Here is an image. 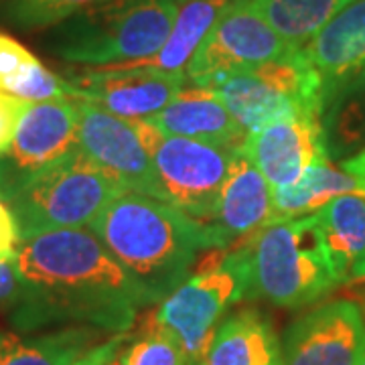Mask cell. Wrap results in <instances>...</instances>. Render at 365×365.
<instances>
[{
	"mask_svg": "<svg viewBox=\"0 0 365 365\" xmlns=\"http://www.w3.org/2000/svg\"><path fill=\"white\" fill-rule=\"evenodd\" d=\"M0 93L23 102H45L69 98V83L43 66L25 45L0 31Z\"/></svg>",
	"mask_w": 365,
	"mask_h": 365,
	"instance_id": "cell-21",
	"label": "cell"
},
{
	"mask_svg": "<svg viewBox=\"0 0 365 365\" xmlns=\"http://www.w3.org/2000/svg\"><path fill=\"white\" fill-rule=\"evenodd\" d=\"M300 53L321 81L327 108L333 96L365 66V0L345 4Z\"/></svg>",
	"mask_w": 365,
	"mask_h": 365,
	"instance_id": "cell-15",
	"label": "cell"
},
{
	"mask_svg": "<svg viewBox=\"0 0 365 365\" xmlns=\"http://www.w3.org/2000/svg\"><path fill=\"white\" fill-rule=\"evenodd\" d=\"M357 365H365V345H364V351H361V357H359Z\"/></svg>",
	"mask_w": 365,
	"mask_h": 365,
	"instance_id": "cell-33",
	"label": "cell"
},
{
	"mask_svg": "<svg viewBox=\"0 0 365 365\" xmlns=\"http://www.w3.org/2000/svg\"><path fill=\"white\" fill-rule=\"evenodd\" d=\"M13 260L23 280L13 309L21 331L76 323L126 333L146 307L140 287L90 227L21 237Z\"/></svg>",
	"mask_w": 365,
	"mask_h": 365,
	"instance_id": "cell-1",
	"label": "cell"
},
{
	"mask_svg": "<svg viewBox=\"0 0 365 365\" xmlns=\"http://www.w3.org/2000/svg\"><path fill=\"white\" fill-rule=\"evenodd\" d=\"M110 0H6V21L23 31H39L59 25L69 16L106 4Z\"/></svg>",
	"mask_w": 365,
	"mask_h": 365,
	"instance_id": "cell-26",
	"label": "cell"
},
{
	"mask_svg": "<svg viewBox=\"0 0 365 365\" xmlns=\"http://www.w3.org/2000/svg\"><path fill=\"white\" fill-rule=\"evenodd\" d=\"M79 150L76 100L25 102L13 140L0 155V201L6 203L29 179Z\"/></svg>",
	"mask_w": 365,
	"mask_h": 365,
	"instance_id": "cell-10",
	"label": "cell"
},
{
	"mask_svg": "<svg viewBox=\"0 0 365 365\" xmlns=\"http://www.w3.org/2000/svg\"><path fill=\"white\" fill-rule=\"evenodd\" d=\"M213 91L246 134L299 114L323 120L325 110L321 81L300 49L234 73Z\"/></svg>",
	"mask_w": 365,
	"mask_h": 365,
	"instance_id": "cell-7",
	"label": "cell"
},
{
	"mask_svg": "<svg viewBox=\"0 0 365 365\" xmlns=\"http://www.w3.org/2000/svg\"><path fill=\"white\" fill-rule=\"evenodd\" d=\"M250 282L248 242L227 254L225 248L211 250L203 256L197 272L146 314L143 327L165 333L191 364L199 365L227 311L250 299Z\"/></svg>",
	"mask_w": 365,
	"mask_h": 365,
	"instance_id": "cell-5",
	"label": "cell"
},
{
	"mask_svg": "<svg viewBox=\"0 0 365 365\" xmlns=\"http://www.w3.org/2000/svg\"><path fill=\"white\" fill-rule=\"evenodd\" d=\"M256 13L292 51L307 47L314 35L351 0H250Z\"/></svg>",
	"mask_w": 365,
	"mask_h": 365,
	"instance_id": "cell-24",
	"label": "cell"
},
{
	"mask_svg": "<svg viewBox=\"0 0 365 365\" xmlns=\"http://www.w3.org/2000/svg\"><path fill=\"white\" fill-rule=\"evenodd\" d=\"M364 313H365V299H364Z\"/></svg>",
	"mask_w": 365,
	"mask_h": 365,
	"instance_id": "cell-35",
	"label": "cell"
},
{
	"mask_svg": "<svg viewBox=\"0 0 365 365\" xmlns=\"http://www.w3.org/2000/svg\"><path fill=\"white\" fill-rule=\"evenodd\" d=\"M357 191L364 189L349 173L333 167L331 160L319 163L304 170L299 181L272 189V222L314 213L317 209L325 207L333 197Z\"/></svg>",
	"mask_w": 365,
	"mask_h": 365,
	"instance_id": "cell-23",
	"label": "cell"
},
{
	"mask_svg": "<svg viewBox=\"0 0 365 365\" xmlns=\"http://www.w3.org/2000/svg\"><path fill=\"white\" fill-rule=\"evenodd\" d=\"M272 222V189L256 165L237 146L230 175L223 182L213 222L235 242L252 237Z\"/></svg>",
	"mask_w": 365,
	"mask_h": 365,
	"instance_id": "cell-17",
	"label": "cell"
},
{
	"mask_svg": "<svg viewBox=\"0 0 365 365\" xmlns=\"http://www.w3.org/2000/svg\"><path fill=\"white\" fill-rule=\"evenodd\" d=\"M104 337L106 331L88 325H69L43 335L0 331V365H76Z\"/></svg>",
	"mask_w": 365,
	"mask_h": 365,
	"instance_id": "cell-20",
	"label": "cell"
},
{
	"mask_svg": "<svg viewBox=\"0 0 365 365\" xmlns=\"http://www.w3.org/2000/svg\"><path fill=\"white\" fill-rule=\"evenodd\" d=\"M232 0H187L179 6L169 39L153 57L126 66L153 67L160 71L185 73L197 47Z\"/></svg>",
	"mask_w": 365,
	"mask_h": 365,
	"instance_id": "cell-22",
	"label": "cell"
},
{
	"mask_svg": "<svg viewBox=\"0 0 365 365\" xmlns=\"http://www.w3.org/2000/svg\"><path fill=\"white\" fill-rule=\"evenodd\" d=\"M323 130L331 160L349 158L365 148V66L327 104Z\"/></svg>",
	"mask_w": 365,
	"mask_h": 365,
	"instance_id": "cell-25",
	"label": "cell"
},
{
	"mask_svg": "<svg viewBox=\"0 0 365 365\" xmlns=\"http://www.w3.org/2000/svg\"><path fill=\"white\" fill-rule=\"evenodd\" d=\"M16 244H19V234L11 217V211L0 201V260H13Z\"/></svg>",
	"mask_w": 365,
	"mask_h": 365,
	"instance_id": "cell-31",
	"label": "cell"
},
{
	"mask_svg": "<svg viewBox=\"0 0 365 365\" xmlns=\"http://www.w3.org/2000/svg\"><path fill=\"white\" fill-rule=\"evenodd\" d=\"M114 365H193L181 347L165 333L140 327L134 339L124 341Z\"/></svg>",
	"mask_w": 365,
	"mask_h": 365,
	"instance_id": "cell-27",
	"label": "cell"
},
{
	"mask_svg": "<svg viewBox=\"0 0 365 365\" xmlns=\"http://www.w3.org/2000/svg\"><path fill=\"white\" fill-rule=\"evenodd\" d=\"M250 299L280 309H302L341 287L317 211L276 220L248 240Z\"/></svg>",
	"mask_w": 365,
	"mask_h": 365,
	"instance_id": "cell-3",
	"label": "cell"
},
{
	"mask_svg": "<svg viewBox=\"0 0 365 365\" xmlns=\"http://www.w3.org/2000/svg\"><path fill=\"white\" fill-rule=\"evenodd\" d=\"M327 252L341 284L365 282V193L333 197L317 209Z\"/></svg>",
	"mask_w": 365,
	"mask_h": 365,
	"instance_id": "cell-19",
	"label": "cell"
},
{
	"mask_svg": "<svg viewBox=\"0 0 365 365\" xmlns=\"http://www.w3.org/2000/svg\"><path fill=\"white\" fill-rule=\"evenodd\" d=\"M23 100L11 98L6 93H0V155L9 148V144L13 140L14 128L19 116L23 112Z\"/></svg>",
	"mask_w": 365,
	"mask_h": 365,
	"instance_id": "cell-29",
	"label": "cell"
},
{
	"mask_svg": "<svg viewBox=\"0 0 365 365\" xmlns=\"http://www.w3.org/2000/svg\"><path fill=\"white\" fill-rule=\"evenodd\" d=\"M146 122L170 136L217 146H240L248 136L215 91L195 86L193 90L185 88L167 108L146 118Z\"/></svg>",
	"mask_w": 365,
	"mask_h": 365,
	"instance_id": "cell-16",
	"label": "cell"
},
{
	"mask_svg": "<svg viewBox=\"0 0 365 365\" xmlns=\"http://www.w3.org/2000/svg\"><path fill=\"white\" fill-rule=\"evenodd\" d=\"M177 13L175 0H110L55 25L49 49L88 67L136 63L165 45Z\"/></svg>",
	"mask_w": 365,
	"mask_h": 365,
	"instance_id": "cell-4",
	"label": "cell"
},
{
	"mask_svg": "<svg viewBox=\"0 0 365 365\" xmlns=\"http://www.w3.org/2000/svg\"><path fill=\"white\" fill-rule=\"evenodd\" d=\"M73 100L78 108L79 150L126 191L160 199L155 167L134 120L114 116L86 100Z\"/></svg>",
	"mask_w": 365,
	"mask_h": 365,
	"instance_id": "cell-12",
	"label": "cell"
},
{
	"mask_svg": "<svg viewBox=\"0 0 365 365\" xmlns=\"http://www.w3.org/2000/svg\"><path fill=\"white\" fill-rule=\"evenodd\" d=\"M69 96L100 106L126 120H146L160 112L187 88L185 73L153 67H90L67 79Z\"/></svg>",
	"mask_w": 365,
	"mask_h": 365,
	"instance_id": "cell-11",
	"label": "cell"
},
{
	"mask_svg": "<svg viewBox=\"0 0 365 365\" xmlns=\"http://www.w3.org/2000/svg\"><path fill=\"white\" fill-rule=\"evenodd\" d=\"M175 2H177V4H182V2H187V0H175Z\"/></svg>",
	"mask_w": 365,
	"mask_h": 365,
	"instance_id": "cell-34",
	"label": "cell"
},
{
	"mask_svg": "<svg viewBox=\"0 0 365 365\" xmlns=\"http://www.w3.org/2000/svg\"><path fill=\"white\" fill-rule=\"evenodd\" d=\"M365 319L353 300H329L300 314L282 339V365H357Z\"/></svg>",
	"mask_w": 365,
	"mask_h": 365,
	"instance_id": "cell-13",
	"label": "cell"
},
{
	"mask_svg": "<svg viewBox=\"0 0 365 365\" xmlns=\"http://www.w3.org/2000/svg\"><path fill=\"white\" fill-rule=\"evenodd\" d=\"M124 341H126V333H116L114 337H108L98 347H93L88 355H83L76 365H114Z\"/></svg>",
	"mask_w": 365,
	"mask_h": 365,
	"instance_id": "cell-30",
	"label": "cell"
},
{
	"mask_svg": "<svg viewBox=\"0 0 365 365\" xmlns=\"http://www.w3.org/2000/svg\"><path fill=\"white\" fill-rule=\"evenodd\" d=\"M88 227L140 287L146 304L181 287L201 256L234 244L220 225L136 191L116 197Z\"/></svg>",
	"mask_w": 365,
	"mask_h": 365,
	"instance_id": "cell-2",
	"label": "cell"
},
{
	"mask_svg": "<svg viewBox=\"0 0 365 365\" xmlns=\"http://www.w3.org/2000/svg\"><path fill=\"white\" fill-rule=\"evenodd\" d=\"M23 297V280L14 260H0V309H14Z\"/></svg>",
	"mask_w": 365,
	"mask_h": 365,
	"instance_id": "cell-28",
	"label": "cell"
},
{
	"mask_svg": "<svg viewBox=\"0 0 365 365\" xmlns=\"http://www.w3.org/2000/svg\"><path fill=\"white\" fill-rule=\"evenodd\" d=\"M126 189L112 175L76 150L29 179L4 205L21 240L41 232L88 227Z\"/></svg>",
	"mask_w": 365,
	"mask_h": 365,
	"instance_id": "cell-6",
	"label": "cell"
},
{
	"mask_svg": "<svg viewBox=\"0 0 365 365\" xmlns=\"http://www.w3.org/2000/svg\"><path fill=\"white\" fill-rule=\"evenodd\" d=\"M242 148L270 189L292 185L313 165L331 160L323 120L317 114H299L272 122L248 134Z\"/></svg>",
	"mask_w": 365,
	"mask_h": 365,
	"instance_id": "cell-14",
	"label": "cell"
},
{
	"mask_svg": "<svg viewBox=\"0 0 365 365\" xmlns=\"http://www.w3.org/2000/svg\"><path fill=\"white\" fill-rule=\"evenodd\" d=\"M288 53L292 49L256 13L250 0H232L197 47L185 76L195 88L213 90L234 73Z\"/></svg>",
	"mask_w": 365,
	"mask_h": 365,
	"instance_id": "cell-9",
	"label": "cell"
},
{
	"mask_svg": "<svg viewBox=\"0 0 365 365\" xmlns=\"http://www.w3.org/2000/svg\"><path fill=\"white\" fill-rule=\"evenodd\" d=\"M134 124L153 160L160 199L195 220L213 222L237 146L170 136L146 120Z\"/></svg>",
	"mask_w": 365,
	"mask_h": 365,
	"instance_id": "cell-8",
	"label": "cell"
},
{
	"mask_svg": "<svg viewBox=\"0 0 365 365\" xmlns=\"http://www.w3.org/2000/svg\"><path fill=\"white\" fill-rule=\"evenodd\" d=\"M341 169L345 170V173H349L365 191V148H361L359 153H355L353 157L343 158L341 160Z\"/></svg>",
	"mask_w": 365,
	"mask_h": 365,
	"instance_id": "cell-32",
	"label": "cell"
},
{
	"mask_svg": "<svg viewBox=\"0 0 365 365\" xmlns=\"http://www.w3.org/2000/svg\"><path fill=\"white\" fill-rule=\"evenodd\" d=\"M199 365H282V347L266 314L240 309L217 327Z\"/></svg>",
	"mask_w": 365,
	"mask_h": 365,
	"instance_id": "cell-18",
	"label": "cell"
}]
</instances>
